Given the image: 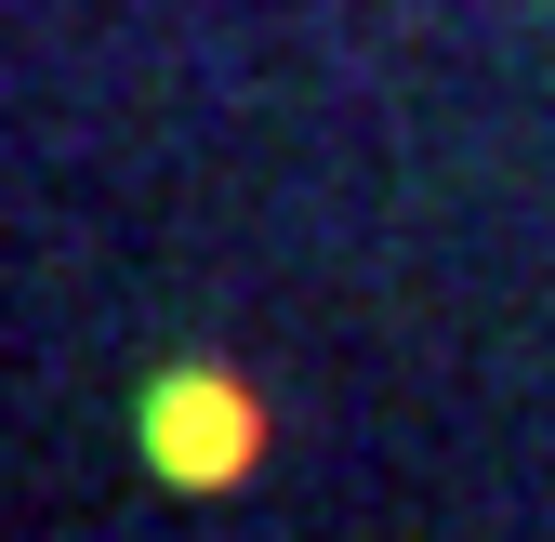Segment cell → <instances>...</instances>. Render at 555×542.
<instances>
[{
    "instance_id": "1",
    "label": "cell",
    "mask_w": 555,
    "mask_h": 542,
    "mask_svg": "<svg viewBox=\"0 0 555 542\" xmlns=\"http://www.w3.org/2000/svg\"><path fill=\"white\" fill-rule=\"evenodd\" d=\"M251 384H225V371H159L146 384V463L159 477H185V490H225L238 463H251Z\"/></svg>"
}]
</instances>
